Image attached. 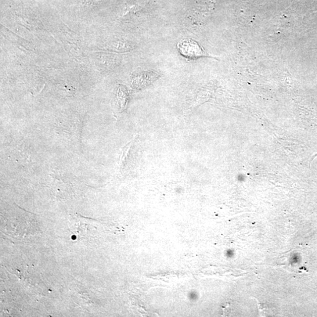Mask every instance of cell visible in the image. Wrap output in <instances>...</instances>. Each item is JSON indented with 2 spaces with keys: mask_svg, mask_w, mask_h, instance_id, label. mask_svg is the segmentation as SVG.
<instances>
[{
  "mask_svg": "<svg viewBox=\"0 0 317 317\" xmlns=\"http://www.w3.org/2000/svg\"><path fill=\"white\" fill-rule=\"evenodd\" d=\"M118 101L121 108H124L128 99V93L126 89H122L121 86L119 88Z\"/></svg>",
  "mask_w": 317,
  "mask_h": 317,
  "instance_id": "277c9868",
  "label": "cell"
},
{
  "mask_svg": "<svg viewBox=\"0 0 317 317\" xmlns=\"http://www.w3.org/2000/svg\"><path fill=\"white\" fill-rule=\"evenodd\" d=\"M133 141H134V140H132V141L129 142L127 146H125L124 149H123V152H122V154L121 157L120 163V168H122L124 165L125 162L127 160V157L128 156L129 150H131Z\"/></svg>",
  "mask_w": 317,
  "mask_h": 317,
  "instance_id": "5b68a950",
  "label": "cell"
},
{
  "mask_svg": "<svg viewBox=\"0 0 317 317\" xmlns=\"http://www.w3.org/2000/svg\"><path fill=\"white\" fill-rule=\"evenodd\" d=\"M160 77V73L154 71H146L140 72L136 74L132 79L133 87L141 89L146 87L152 84Z\"/></svg>",
  "mask_w": 317,
  "mask_h": 317,
  "instance_id": "3957f363",
  "label": "cell"
},
{
  "mask_svg": "<svg viewBox=\"0 0 317 317\" xmlns=\"http://www.w3.org/2000/svg\"><path fill=\"white\" fill-rule=\"evenodd\" d=\"M35 221L31 218L13 219L12 221L8 219L3 223L4 231L16 237L34 235L39 230Z\"/></svg>",
  "mask_w": 317,
  "mask_h": 317,
  "instance_id": "6da1fadb",
  "label": "cell"
},
{
  "mask_svg": "<svg viewBox=\"0 0 317 317\" xmlns=\"http://www.w3.org/2000/svg\"><path fill=\"white\" fill-rule=\"evenodd\" d=\"M178 51L187 59L210 57L199 43L193 39L187 38L180 41L177 44Z\"/></svg>",
  "mask_w": 317,
  "mask_h": 317,
  "instance_id": "7a4b0ae2",
  "label": "cell"
}]
</instances>
